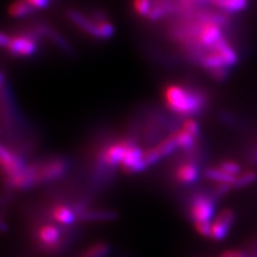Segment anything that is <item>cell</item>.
Here are the masks:
<instances>
[{"mask_svg":"<svg viewBox=\"0 0 257 257\" xmlns=\"http://www.w3.org/2000/svg\"><path fill=\"white\" fill-rule=\"evenodd\" d=\"M218 167L221 168L223 172H225L228 175L234 176V177H237L238 175L242 173L241 172V165L239 163L235 162V161H231V160L222 161L221 163H219Z\"/></svg>","mask_w":257,"mask_h":257,"instance_id":"ac0fdd59","label":"cell"},{"mask_svg":"<svg viewBox=\"0 0 257 257\" xmlns=\"http://www.w3.org/2000/svg\"><path fill=\"white\" fill-rule=\"evenodd\" d=\"M52 218L53 220L61 225H71L73 224L77 218L75 211L72 210L69 206L66 205H56L52 209Z\"/></svg>","mask_w":257,"mask_h":257,"instance_id":"8fae6325","label":"cell"},{"mask_svg":"<svg viewBox=\"0 0 257 257\" xmlns=\"http://www.w3.org/2000/svg\"><path fill=\"white\" fill-rule=\"evenodd\" d=\"M166 107L180 116L192 117L202 112L207 105V96L180 85H170L164 90Z\"/></svg>","mask_w":257,"mask_h":257,"instance_id":"6da1fadb","label":"cell"},{"mask_svg":"<svg viewBox=\"0 0 257 257\" xmlns=\"http://www.w3.org/2000/svg\"><path fill=\"white\" fill-rule=\"evenodd\" d=\"M10 40L11 39L9 37H7L6 34H2V36H0V43H2L3 46L8 47V45L10 43Z\"/></svg>","mask_w":257,"mask_h":257,"instance_id":"7402d4cb","label":"cell"},{"mask_svg":"<svg viewBox=\"0 0 257 257\" xmlns=\"http://www.w3.org/2000/svg\"><path fill=\"white\" fill-rule=\"evenodd\" d=\"M37 48L36 42L29 37L18 36L11 38L10 43L8 45V50L15 56H30L34 54Z\"/></svg>","mask_w":257,"mask_h":257,"instance_id":"ba28073f","label":"cell"},{"mask_svg":"<svg viewBox=\"0 0 257 257\" xmlns=\"http://www.w3.org/2000/svg\"><path fill=\"white\" fill-rule=\"evenodd\" d=\"M253 257H257V251L255 252V254H254V256Z\"/></svg>","mask_w":257,"mask_h":257,"instance_id":"d4e9b609","label":"cell"},{"mask_svg":"<svg viewBox=\"0 0 257 257\" xmlns=\"http://www.w3.org/2000/svg\"><path fill=\"white\" fill-rule=\"evenodd\" d=\"M32 8L26 0H16L9 7V14L14 18H23L31 13Z\"/></svg>","mask_w":257,"mask_h":257,"instance_id":"2e32d148","label":"cell"},{"mask_svg":"<svg viewBox=\"0 0 257 257\" xmlns=\"http://www.w3.org/2000/svg\"><path fill=\"white\" fill-rule=\"evenodd\" d=\"M26 2L32 8H39V9H44L50 4V0H26Z\"/></svg>","mask_w":257,"mask_h":257,"instance_id":"ffe728a7","label":"cell"},{"mask_svg":"<svg viewBox=\"0 0 257 257\" xmlns=\"http://www.w3.org/2000/svg\"><path fill=\"white\" fill-rule=\"evenodd\" d=\"M257 180V173L254 171H245L236 177L232 183V189H242L250 184L254 183Z\"/></svg>","mask_w":257,"mask_h":257,"instance_id":"e0dca14e","label":"cell"},{"mask_svg":"<svg viewBox=\"0 0 257 257\" xmlns=\"http://www.w3.org/2000/svg\"><path fill=\"white\" fill-rule=\"evenodd\" d=\"M38 184L57 180L67 173L68 163L60 158H53L36 164Z\"/></svg>","mask_w":257,"mask_h":257,"instance_id":"3957f363","label":"cell"},{"mask_svg":"<svg viewBox=\"0 0 257 257\" xmlns=\"http://www.w3.org/2000/svg\"><path fill=\"white\" fill-rule=\"evenodd\" d=\"M38 242L43 250L53 252L58 250L62 242L61 230L54 224H44L37 232Z\"/></svg>","mask_w":257,"mask_h":257,"instance_id":"8992f818","label":"cell"},{"mask_svg":"<svg viewBox=\"0 0 257 257\" xmlns=\"http://www.w3.org/2000/svg\"><path fill=\"white\" fill-rule=\"evenodd\" d=\"M0 162H2L3 173L8 181L14 179L27 166L24 160L16 152L7 148L4 145L0 148Z\"/></svg>","mask_w":257,"mask_h":257,"instance_id":"277c9868","label":"cell"},{"mask_svg":"<svg viewBox=\"0 0 257 257\" xmlns=\"http://www.w3.org/2000/svg\"><path fill=\"white\" fill-rule=\"evenodd\" d=\"M133 141L122 140L116 143H112L109 146L103 149L100 157V162L103 166L114 168L118 165H121L127 149L130 148Z\"/></svg>","mask_w":257,"mask_h":257,"instance_id":"5b68a950","label":"cell"},{"mask_svg":"<svg viewBox=\"0 0 257 257\" xmlns=\"http://www.w3.org/2000/svg\"><path fill=\"white\" fill-rule=\"evenodd\" d=\"M220 257H236V251H225Z\"/></svg>","mask_w":257,"mask_h":257,"instance_id":"cb8c5ba5","label":"cell"},{"mask_svg":"<svg viewBox=\"0 0 257 257\" xmlns=\"http://www.w3.org/2000/svg\"><path fill=\"white\" fill-rule=\"evenodd\" d=\"M250 160L251 162L254 164H257V146L251 151V155H250Z\"/></svg>","mask_w":257,"mask_h":257,"instance_id":"603a6c76","label":"cell"},{"mask_svg":"<svg viewBox=\"0 0 257 257\" xmlns=\"http://www.w3.org/2000/svg\"><path fill=\"white\" fill-rule=\"evenodd\" d=\"M198 39L200 44H203L204 46L213 47L222 39L220 26L212 21L206 22L204 25L200 27Z\"/></svg>","mask_w":257,"mask_h":257,"instance_id":"9c48e42d","label":"cell"},{"mask_svg":"<svg viewBox=\"0 0 257 257\" xmlns=\"http://www.w3.org/2000/svg\"><path fill=\"white\" fill-rule=\"evenodd\" d=\"M211 3L227 12H240L248 5V0H211Z\"/></svg>","mask_w":257,"mask_h":257,"instance_id":"5bb4252c","label":"cell"},{"mask_svg":"<svg viewBox=\"0 0 257 257\" xmlns=\"http://www.w3.org/2000/svg\"><path fill=\"white\" fill-rule=\"evenodd\" d=\"M199 178V170L196 163L187 161L181 163L175 171V179L181 184H191Z\"/></svg>","mask_w":257,"mask_h":257,"instance_id":"30bf717a","label":"cell"},{"mask_svg":"<svg viewBox=\"0 0 257 257\" xmlns=\"http://www.w3.org/2000/svg\"><path fill=\"white\" fill-rule=\"evenodd\" d=\"M235 222V213L231 209H224L214 219L211 225L210 238L221 241L228 235V232Z\"/></svg>","mask_w":257,"mask_h":257,"instance_id":"52a82bcc","label":"cell"},{"mask_svg":"<svg viewBox=\"0 0 257 257\" xmlns=\"http://www.w3.org/2000/svg\"><path fill=\"white\" fill-rule=\"evenodd\" d=\"M134 9L140 15H146L150 12V0H134Z\"/></svg>","mask_w":257,"mask_h":257,"instance_id":"d6986e66","label":"cell"},{"mask_svg":"<svg viewBox=\"0 0 257 257\" xmlns=\"http://www.w3.org/2000/svg\"><path fill=\"white\" fill-rule=\"evenodd\" d=\"M189 212L194 225L198 223H212L211 220L215 212L214 195L197 194L191 199Z\"/></svg>","mask_w":257,"mask_h":257,"instance_id":"7a4b0ae2","label":"cell"},{"mask_svg":"<svg viewBox=\"0 0 257 257\" xmlns=\"http://www.w3.org/2000/svg\"><path fill=\"white\" fill-rule=\"evenodd\" d=\"M110 251V247L105 242H96L80 253L77 257H106Z\"/></svg>","mask_w":257,"mask_h":257,"instance_id":"9a60e30c","label":"cell"},{"mask_svg":"<svg viewBox=\"0 0 257 257\" xmlns=\"http://www.w3.org/2000/svg\"><path fill=\"white\" fill-rule=\"evenodd\" d=\"M204 175L208 180L213 181L216 184H229V186H231V188H232V183H234L236 179V177L223 172L218 166L208 168V170L205 171Z\"/></svg>","mask_w":257,"mask_h":257,"instance_id":"4fadbf2b","label":"cell"},{"mask_svg":"<svg viewBox=\"0 0 257 257\" xmlns=\"http://www.w3.org/2000/svg\"><path fill=\"white\" fill-rule=\"evenodd\" d=\"M162 15H163V9H162V8H160V7L154 8V9H151L150 12H149V16H150L151 20H157V19L161 18Z\"/></svg>","mask_w":257,"mask_h":257,"instance_id":"44dd1931","label":"cell"},{"mask_svg":"<svg viewBox=\"0 0 257 257\" xmlns=\"http://www.w3.org/2000/svg\"><path fill=\"white\" fill-rule=\"evenodd\" d=\"M69 16L71 21L76 24L79 28H82L84 31L88 32L91 36H94L95 38H99V23L94 24L90 20L85 18L84 15L75 11H71L69 13Z\"/></svg>","mask_w":257,"mask_h":257,"instance_id":"7c38bea8","label":"cell"}]
</instances>
